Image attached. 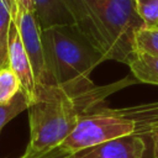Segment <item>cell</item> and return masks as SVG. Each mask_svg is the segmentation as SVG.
<instances>
[{"instance_id":"obj_1","label":"cell","mask_w":158,"mask_h":158,"mask_svg":"<svg viewBox=\"0 0 158 158\" xmlns=\"http://www.w3.org/2000/svg\"><path fill=\"white\" fill-rule=\"evenodd\" d=\"M126 83L123 79L80 94H72L58 85H37L36 98L27 109L30 141L20 158H38L59 147L83 115L90 112L110 93L127 85Z\"/></svg>"},{"instance_id":"obj_2","label":"cell","mask_w":158,"mask_h":158,"mask_svg":"<svg viewBox=\"0 0 158 158\" xmlns=\"http://www.w3.org/2000/svg\"><path fill=\"white\" fill-rule=\"evenodd\" d=\"M74 26L104 60L127 64L135 52V35L143 26L133 0H68Z\"/></svg>"},{"instance_id":"obj_3","label":"cell","mask_w":158,"mask_h":158,"mask_svg":"<svg viewBox=\"0 0 158 158\" xmlns=\"http://www.w3.org/2000/svg\"><path fill=\"white\" fill-rule=\"evenodd\" d=\"M42 43L49 85L62 86L72 94L94 88L90 75L104 59L74 25L42 30Z\"/></svg>"},{"instance_id":"obj_4","label":"cell","mask_w":158,"mask_h":158,"mask_svg":"<svg viewBox=\"0 0 158 158\" xmlns=\"http://www.w3.org/2000/svg\"><path fill=\"white\" fill-rule=\"evenodd\" d=\"M14 22L17 26L25 51L30 58L37 85H49L42 43V30L33 11L16 9Z\"/></svg>"},{"instance_id":"obj_5","label":"cell","mask_w":158,"mask_h":158,"mask_svg":"<svg viewBox=\"0 0 158 158\" xmlns=\"http://www.w3.org/2000/svg\"><path fill=\"white\" fill-rule=\"evenodd\" d=\"M7 65L17 77L22 93L27 96L30 104L36 98L37 84L35 80L30 58L25 51L16 23L12 21L7 41Z\"/></svg>"},{"instance_id":"obj_6","label":"cell","mask_w":158,"mask_h":158,"mask_svg":"<svg viewBox=\"0 0 158 158\" xmlns=\"http://www.w3.org/2000/svg\"><path fill=\"white\" fill-rule=\"evenodd\" d=\"M146 152L144 135L133 133L77 152L72 158H144Z\"/></svg>"},{"instance_id":"obj_7","label":"cell","mask_w":158,"mask_h":158,"mask_svg":"<svg viewBox=\"0 0 158 158\" xmlns=\"http://www.w3.org/2000/svg\"><path fill=\"white\" fill-rule=\"evenodd\" d=\"M32 5L41 30L53 26L74 25L68 0H32Z\"/></svg>"},{"instance_id":"obj_8","label":"cell","mask_w":158,"mask_h":158,"mask_svg":"<svg viewBox=\"0 0 158 158\" xmlns=\"http://www.w3.org/2000/svg\"><path fill=\"white\" fill-rule=\"evenodd\" d=\"M127 65L138 81L158 85V56L135 51L130 57Z\"/></svg>"},{"instance_id":"obj_9","label":"cell","mask_w":158,"mask_h":158,"mask_svg":"<svg viewBox=\"0 0 158 158\" xmlns=\"http://www.w3.org/2000/svg\"><path fill=\"white\" fill-rule=\"evenodd\" d=\"M16 14L15 0H0V68L7 65V41L10 26Z\"/></svg>"},{"instance_id":"obj_10","label":"cell","mask_w":158,"mask_h":158,"mask_svg":"<svg viewBox=\"0 0 158 158\" xmlns=\"http://www.w3.org/2000/svg\"><path fill=\"white\" fill-rule=\"evenodd\" d=\"M21 91V85L15 73L9 68H0V105L10 102Z\"/></svg>"},{"instance_id":"obj_11","label":"cell","mask_w":158,"mask_h":158,"mask_svg":"<svg viewBox=\"0 0 158 158\" xmlns=\"http://www.w3.org/2000/svg\"><path fill=\"white\" fill-rule=\"evenodd\" d=\"M28 106H30V101H28L27 96L22 93V90L19 91L16 94V96L10 102L1 104L0 105V131L14 117H16L22 111L27 110Z\"/></svg>"},{"instance_id":"obj_12","label":"cell","mask_w":158,"mask_h":158,"mask_svg":"<svg viewBox=\"0 0 158 158\" xmlns=\"http://www.w3.org/2000/svg\"><path fill=\"white\" fill-rule=\"evenodd\" d=\"M133 6L143 27L158 28V0H133Z\"/></svg>"},{"instance_id":"obj_13","label":"cell","mask_w":158,"mask_h":158,"mask_svg":"<svg viewBox=\"0 0 158 158\" xmlns=\"http://www.w3.org/2000/svg\"><path fill=\"white\" fill-rule=\"evenodd\" d=\"M135 51L158 56V28L142 26L135 35Z\"/></svg>"},{"instance_id":"obj_14","label":"cell","mask_w":158,"mask_h":158,"mask_svg":"<svg viewBox=\"0 0 158 158\" xmlns=\"http://www.w3.org/2000/svg\"><path fill=\"white\" fill-rule=\"evenodd\" d=\"M38 158H72V154L68 153L67 151H64L63 148L57 147L56 149H53V151H51V152L38 157Z\"/></svg>"},{"instance_id":"obj_15","label":"cell","mask_w":158,"mask_h":158,"mask_svg":"<svg viewBox=\"0 0 158 158\" xmlns=\"http://www.w3.org/2000/svg\"><path fill=\"white\" fill-rule=\"evenodd\" d=\"M15 4H16V9H20V10H28V11H33L32 0H15Z\"/></svg>"},{"instance_id":"obj_16","label":"cell","mask_w":158,"mask_h":158,"mask_svg":"<svg viewBox=\"0 0 158 158\" xmlns=\"http://www.w3.org/2000/svg\"><path fill=\"white\" fill-rule=\"evenodd\" d=\"M151 138L153 143V158H158V127L152 131Z\"/></svg>"}]
</instances>
